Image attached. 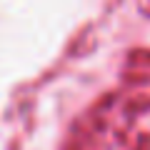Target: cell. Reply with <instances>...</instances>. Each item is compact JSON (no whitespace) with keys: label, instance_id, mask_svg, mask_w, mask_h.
Instances as JSON below:
<instances>
[{"label":"cell","instance_id":"7a4b0ae2","mask_svg":"<svg viewBox=\"0 0 150 150\" xmlns=\"http://www.w3.org/2000/svg\"><path fill=\"white\" fill-rule=\"evenodd\" d=\"M143 8H145L148 13H150V0H143Z\"/></svg>","mask_w":150,"mask_h":150},{"label":"cell","instance_id":"6da1fadb","mask_svg":"<svg viewBox=\"0 0 150 150\" xmlns=\"http://www.w3.org/2000/svg\"><path fill=\"white\" fill-rule=\"evenodd\" d=\"M138 60L80 118L68 150H150V58Z\"/></svg>","mask_w":150,"mask_h":150}]
</instances>
